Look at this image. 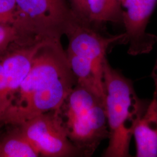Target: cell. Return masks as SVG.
Returning a JSON list of instances; mask_svg holds the SVG:
<instances>
[{
  "label": "cell",
  "instance_id": "cell-5",
  "mask_svg": "<svg viewBox=\"0 0 157 157\" xmlns=\"http://www.w3.org/2000/svg\"><path fill=\"white\" fill-rule=\"evenodd\" d=\"M18 30L29 41L61 40L78 17L65 0H15Z\"/></svg>",
  "mask_w": 157,
  "mask_h": 157
},
{
  "label": "cell",
  "instance_id": "cell-15",
  "mask_svg": "<svg viewBox=\"0 0 157 157\" xmlns=\"http://www.w3.org/2000/svg\"><path fill=\"white\" fill-rule=\"evenodd\" d=\"M151 76L153 80L154 87H155L153 96H157V58L155 65L152 69Z\"/></svg>",
  "mask_w": 157,
  "mask_h": 157
},
{
  "label": "cell",
  "instance_id": "cell-7",
  "mask_svg": "<svg viewBox=\"0 0 157 157\" xmlns=\"http://www.w3.org/2000/svg\"><path fill=\"white\" fill-rule=\"evenodd\" d=\"M43 41L16 43L0 54V129L5 126L17 92Z\"/></svg>",
  "mask_w": 157,
  "mask_h": 157
},
{
  "label": "cell",
  "instance_id": "cell-10",
  "mask_svg": "<svg viewBox=\"0 0 157 157\" xmlns=\"http://www.w3.org/2000/svg\"><path fill=\"white\" fill-rule=\"evenodd\" d=\"M8 128L0 135V157H38L39 154L18 124Z\"/></svg>",
  "mask_w": 157,
  "mask_h": 157
},
{
  "label": "cell",
  "instance_id": "cell-14",
  "mask_svg": "<svg viewBox=\"0 0 157 157\" xmlns=\"http://www.w3.org/2000/svg\"><path fill=\"white\" fill-rule=\"evenodd\" d=\"M72 7V11L78 17L87 20L86 0H69Z\"/></svg>",
  "mask_w": 157,
  "mask_h": 157
},
{
  "label": "cell",
  "instance_id": "cell-3",
  "mask_svg": "<svg viewBox=\"0 0 157 157\" xmlns=\"http://www.w3.org/2000/svg\"><path fill=\"white\" fill-rule=\"evenodd\" d=\"M94 25L78 17L65 34L69 41L65 51L76 84L105 98L104 68L107 51L113 44H124V33L104 35Z\"/></svg>",
  "mask_w": 157,
  "mask_h": 157
},
{
  "label": "cell",
  "instance_id": "cell-2",
  "mask_svg": "<svg viewBox=\"0 0 157 157\" xmlns=\"http://www.w3.org/2000/svg\"><path fill=\"white\" fill-rule=\"evenodd\" d=\"M104 83L109 141L102 156L130 157L133 130L150 100L140 98L132 80L114 69L108 60L104 68Z\"/></svg>",
  "mask_w": 157,
  "mask_h": 157
},
{
  "label": "cell",
  "instance_id": "cell-9",
  "mask_svg": "<svg viewBox=\"0 0 157 157\" xmlns=\"http://www.w3.org/2000/svg\"><path fill=\"white\" fill-rule=\"evenodd\" d=\"M136 157H157V96H153L133 133Z\"/></svg>",
  "mask_w": 157,
  "mask_h": 157
},
{
  "label": "cell",
  "instance_id": "cell-13",
  "mask_svg": "<svg viewBox=\"0 0 157 157\" xmlns=\"http://www.w3.org/2000/svg\"><path fill=\"white\" fill-rule=\"evenodd\" d=\"M0 22L12 25L19 32V17L15 0H0Z\"/></svg>",
  "mask_w": 157,
  "mask_h": 157
},
{
  "label": "cell",
  "instance_id": "cell-16",
  "mask_svg": "<svg viewBox=\"0 0 157 157\" xmlns=\"http://www.w3.org/2000/svg\"><path fill=\"white\" fill-rule=\"evenodd\" d=\"M120 1V2H121V3H122V1H124V0H119Z\"/></svg>",
  "mask_w": 157,
  "mask_h": 157
},
{
  "label": "cell",
  "instance_id": "cell-4",
  "mask_svg": "<svg viewBox=\"0 0 157 157\" xmlns=\"http://www.w3.org/2000/svg\"><path fill=\"white\" fill-rule=\"evenodd\" d=\"M62 108L69 139L82 157L91 156L109 136L105 99L76 84Z\"/></svg>",
  "mask_w": 157,
  "mask_h": 157
},
{
  "label": "cell",
  "instance_id": "cell-12",
  "mask_svg": "<svg viewBox=\"0 0 157 157\" xmlns=\"http://www.w3.org/2000/svg\"><path fill=\"white\" fill-rule=\"evenodd\" d=\"M24 39L13 26L0 22V54L16 43H29Z\"/></svg>",
  "mask_w": 157,
  "mask_h": 157
},
{
  "label": "cell",
  "instance_id": "cell-8",
  "mask_svg": "<svg viewBox=\"0 0 157 157\" xmlns=\"http://www.w3.org/2000/svg\"><path fill=\"white\" fill-rule=\"evenodd\" d=\"M157 0H124L122 23L125 29L124 44L128 53L137 56L149 53L156 43L157 37L146 31Z\"/></svg>",
  "mask_w": 157,
  "mask_h": 157
},
{
  "label": "cell",
  "instance_id": "cell-11",
  "mask_svg": "<svg viewBox=\"0 0 157 157\" xmlns=\"http://www.w3.org/2000/svg\"><path fill=\"white\" fill-rule=\"evenodd\" d=\"M87 19L95 25L102 23H122L123 10L119 0H86Z\"/></svg>",
  "mask_w": 157,
  "mask_h": 157
},
{
  "label": "cell",
  "instance_id": "cell-6",
  "mask_svg": "<svg viewBox=\"0 0 157 157\" xmlns=\"http://www.w3.org/2000/svg\"><path fill=\"white\" fill-rule=\"evenodd\" d=\"M18 125L40 157H82L67 136L61 111L44 113Z\"/></svg>",
  "mask_w": 157,
  "mask_h": 157
},
{
  "label": "cell",
  "instance_id": "cell-1",
  "mask_svg": "<svg viewBox=\"0 0 157 157\" xmlns=\"http://www.w3.org/2000/svg\"><path fill=\"white\" fill-rule=\"evenodd\" d=\"M76 84L61 40H44L17 92L5 125L22 124L46 112L61 111Z\"/></svg>",
  "mask_w": 157,
  "mask_h": 157
}]
</instances>
